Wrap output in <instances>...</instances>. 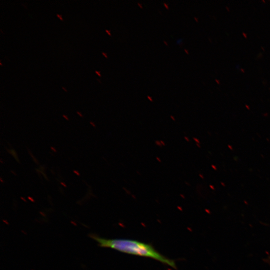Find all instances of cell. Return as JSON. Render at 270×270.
Masks as SVG:
<instances>
[{"mask_svg": "<svg viewBox=\"0 0 270 270\" xmlns=\"http://www.w3.org/2000/svg\"><path fill=\"white\" fill-rule=\"evenodd\" d=\"M89 236L96 242L101 248H109L125 254L152 258L174 268H176L174 261L160 254L151 244L132 240L107 239L92 234Z\"/></svg>", "mask_w": 270, "mask_h": 270, "instance_id": "6da1fadb", "label": "cell"}, {"mask_svg": "<svg viewBox=\"0 0 270 270\" xmlns=\"http://www.w3.org/2000/svg\"><path fill=\"white\" fill-rule=\"evenodd\" d=\"M56 16L61 20H63V19L62 18V16L61 14H56Z\"/></svg>", "mask_w": 270, "mask_h": 270, "instance_id": "7a4b0ae2", "label": "cell"}, {"mask_svg": "<svg viewBox=\"0 0 270 270\" xmlns=\"http://www.w3.org/2000/svg\"><path fill=\"white\" fill-rule=\"evenodd\" d=\"M95 72H96V74H97L98 75V76H101L100 72H98V71L96 70Z\"/></svg>", "mask_w": 270, "mask_h": 270, "instance_id": "3957f363", "label": "cell"}, {"mask_svg": "<svg viewBox=\"0 0 270 270\" xmlns=\"http://www.w3.org/2000/svg\"><path fill=\"white\" fill-rule=\"evenodd\" d=\"M106 32L110 35L111 36V34L110 32V31L109 30H106Z\"/></svg>", "mask_w": 270, "mask_h": 270, "instance_id": "277c9868", "label": "cell"}, {"mask_svg": "<svg viewBox=\"0 0 270 270\" xmlns=\"http://www.w3.org/2000/svg\"><path fill=\"white\" fill-rule=\"evenodd\" d=\"M102 54L106 58H108V56H107V54L106 53H104V52H102Z\"/></svg>", "mask_w": 270, "mask_h": 270, "instance_id": "5b68a950", "label": "cell"}, {"mask_svg": "<svg viewBox=\"0 0 270 270\" xmlns=\"http://www.w3.org/2000/svg\"><path fill=\"white\" fill-rule=\"evenodd\" d=\"M164 4L166 6V8L167 9L169 8L168 6L166 3H164Z\"/></svg>", "mask_w": 270, "mask_h": 270, "instance_id": "8992f818", "label": "cell"}, {"mask_svg": "<svg viewBox=\"0 0 270 270\" xmlns=\"http://www.w3.org/2000/svg\"><path fill=\"white\" fill-rule=\"evenodd\" d=\"M148 98L150 100V101H152V99L150 98L149 96H148Z\"/></svg>", "mask_w": 270, "mask_h": 270, "instance_id": "52a82bcc", "label": "cell"}, {"mask_svg": "<svg viewBox=\"0 0 270 270\" xmlns=\"http://www.w3.org/2000/svg\"><path fill=\"white\" fill-rule=\"evenodd\" d=\"M138 6H140L141 8H142V6L140 4L138 3Z\"/></svg>", "mask_w": 270, "mask_h": 270, "instance_id": "ba28073f", "label": "cell"}, {"mask_svg": "<svg viewBox=\"0 0 270 270\" xmlns=\"http://www.w3.org/2000/svg\"><path fill=\"white\" fill-rule=\"evenodd\" d=\"M62 89L65 90V92H67L66 90L64 87H62Z\"/></svg>", "mask_w": 270, "mask_h": 270, "instance_id": "9c48e42d", "label": "cell"}, {"mask_svg": "<svg viewBox=\"0 0 270 270\" xmlns=\"http://www.w3.org/2000/svg\"><path fill=\"white\" fill-rule=\"evenodd\" d=\"M184 51L186 52L188 54V50H184Z\"/></svg>", "mask_w": 270, "mask_h": 270, "instance_id": "30bf717a", "label": "cell"}, {"mask_svg": "<svg viewBox=\"0 0 270 270\" xmlns=\"http://www.w3.org/2000/svg\"><path fill=\"white\" fill-rule=\"evenodd\" d=\"M78 114H79L81 116H82V115L79 112H78Z\"/></svg>", "mask_w": 270, "mask_h": 270, "instance_id": "8fae6325", "label": "cell"}, {"mask_svg": "<svg viewBox=\"0 0 270 270\" xmlns=\"http://www.w3.org/2000/svg\"><path fill=\"white\" fill-rule=\"evenodd\" d=\"M164 42L166 44V45L167 46L168 45V44L166 42L164 41Z\"/></svg>", "mask_w": 270, "mask_h": 270, "instance_id": "7c38bea8", "label": "cell"}]
</instances>
